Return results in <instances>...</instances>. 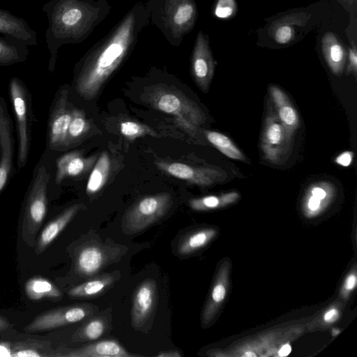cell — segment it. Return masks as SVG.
Segmentation results:
<instances>
[{
	"mask_svg": "<svg viewBox=\"0 0 357 357\" xmlns=\"http://www.w3.org/2000/svg\"><path fill=\"white\" fill-rule=\"evenodd\" d=\"M132 24V18H128L108 44L84 66L75 83V89L82 98L93 99L119 66L130 41Z\"/></svg>",
	"mask_w": 357,
	"mask_h": 357,
	"instance_id": "6da1fadb",
	"label": "cell"
},
{
	"mask_svg": "<svg viewBox=\"0 0 357 357\" xmlns=\"http://www.w3.org/2000/svg\"><path fill=\"white\" fill-rule=\"evenodd\" d=\"M141 98L153 108L170 114L185 128L196 131L206 121L199 105L182 91L165 84H155L144 89Z\"/></svg>",
	"mask_w": 357,
	"mask_h": 357,
	"instance_id": "7a4b0ae2",
	"label": "cell"
},
{
	"mask_svg": "<svg viewBox=\"0 0 357 357\" xmlns=\"http://www.w3.org/2000/svg\"><path fill=\"white\" fill-rule=\"evenodd\" d=\"M77 6L76 0H51L43 6L48 19L45 39L50 52V71L54 70L59 46L77 36V26L83 17L82 10Z\"/></svg>",
	"mask_w": 357,
	"mask_h": 357,
	"instance_id": "3957f363",
	"label": "cell"
},
{
	"mask_svg": "<svg viewBox=\"0 0 357 357\" xmlns=\"http://www.w3.org/2000/svg\"><path fill=\"white\" fill-rule=\"evenodd\" d=\"M49 181L50 174L45 167H39L26 198L22 224V238L29 247L35 245L36 235L46 215Z\"/></svg>",
	"mask_w": 357,
	"mask_h": 357,
	"instance_id": "277c9868",
	"label": "cell"
},
{
	"mask_svg": "<svg viewBox=\"0 0 357 357\" xmlns=\"http://www.w3.org/2000/svg\"><path fill=\"white\" fill-rule=\"evenodd\" d=\"M173 204L168 192L147 195L137 200L126 212L122 220L125 233H138L164 217Z\"/></svg>",
	"mask_w": 357,
	"mask_h": 357,
	"instance_id": "5b68a950",
	"label": "cell"
},
{
	"mask_svg": "<svg viewBox=\"0 0 357 357\" xmlns=\"http://www.w3.org/2000/svg\"><path fill=\"white\" fill-rule=\"evenodd\" d=\"M291 145L292 138L278 119L269 98L260 142L264 158L271 164L280 165L289 155Z\"/></svg>",
	"mask_w": 357,
	"mask_h": 357,
	"instance_id": "8992f818",
	"label": "cell"
},
{
	"mask_svg": "<svg viewBox=\"0 0 357 357\" xmlns=\"http://www.w3.org/2000/svg\"><path fill=\"white\" fill-rule=\"evenodd\" d=\"M9 95L16 121L17 166L20 169L26 163L30 149L29 97L24 83L17 77H13L10 81Z\"/></svg>",
	"mask_w": 357,
	"mask_h": 357,
	"instance_id": "52a82bcc",
	"label": "cell"
},
{
	"mask_svg": "<svg viewBox=\"0 0 357 357\" xmlns=\"http://www.w3.org/2000/svg\"><path fill=\"white\" fill-rule=\"evenodd\" d=\"M68 95L67 89L59 92L50 114L47 135L48 144L52 150L66 148L67 132L73 110Z\"/></svg>",
	"mask_w": 357,
	"mask_h": 357,
	"instance_id": "ba28073f",
	"label": "cell"
},
{
	"mask_svg": "<svg viewBox=\"0 0 357 357\" xmlns=\"http://www.w3.org/2000/svg\"><path fill=\"white\" fill-rule=\"evenodd\" d=\"M157 167L167 174L199 186H210L222 181L225 174L208 167H195L178 162L158 160Z\"/></svg>",
	"mask_w": 357,
	"mask_h": 357,
	"instance_id": "9c48e42d",
	"label": "cell"
},
{
	"mask_svg": "<svg viewBox=\"0 0 357 357\" xmlns=\"http://www.w3.org/2000/svg\"><path fill=\"white\" fill-rule=\"evenodd\" d=\"M85 305H70L45 311L36 317L25 328L28 333L53 330L74 324L89 314Z\"/></svg>",
	"mask_w": 357,
	"mask_h": 357,
	"instance_id": "30bf717a",
	"label": "cell"
},
{
	"mask_svg": "<svg viewBox=\"0 0 357 357\" xmlns=\"http://www.w3.org/2000/svg\"><path fill=\"white\" fill-rule=\"evenodd\" d=\"M14 144L12 121L6 105L0 97V192L13 171Z\"/></svg>",
	"mask_w": 357,
	"mask_h": 357,
	"instance_id": "8fae6325",
	"label": "cell"
},
{
	"mask_svg": "<svg viewBox=\"0 0 357 357\" xmlns=\"http://www.w3.org/2000/svg\"><path fill=\"white\" fill-rule=\"evenodd\" d=\"M215 61L207 40L200 32L197 36L192 59V77L204 93L207 92L213 77Z\"/></svg>",
	"mask_w": 357,
	"mask_h": 357,
	"instance_id": "7c38bea8",
	"label": "cell"
},
{
	"mask_svg": "<svg viewBox=\"0 0 357 357\" xmlns=\"http://www.w3.org/2000/svg\"><path fill=\"white\" fill-rule=\"evenodd\" d=\"M156 284L151 279H147L137 288L133 298L131 311L132 326L141 327L151 314L156 301Z\"/></svg>",
	"mask_w": 357,
	"mask_h": 357,
	"instance_id": "4fadbf2b",
	"label": "cell"
},
{
	"mask_svg": "<svg viewBox=\"0 0 357 357\" xmlns=\"http://www.w3.org/2000/svg\"><path fill=\"white\" fill-rule=\"evenodd\" d=\"M268 91L270 100L278 119L289 136L293 138L300 125V118L296 109L284 91L278 86L270 85Z\"/></svg>",
	"mask_w": 357,
	"mask_h": 357,
	"instance_id": "5bb4252c",
	"label": "cell"
},
{
	"mask_svg": "<svg viewBox=\"0 0 357 357\" xmlns=\"http://www.w3.org/2000/svg\"><path fill=\"white\" fill-rule=\"evenodd\" d=\"M305 12H292L275 20L271 24L269 33L275 42L287 45L295 38L298 29L305 26L310 18Z\"/></svg>",
	"mask_w": 357,
	"mask_h": 357,
	"instance_id": "9a60e30c",
	"label": "cell"
},
{
	"mask_svg": "<svg viewBox=\"0 0 357 357\" xmlns=\"http://www.w3.org/2000/svg\"><path fill=\"white\" fill-rule=\"evenodd\" d=\"M108 255L98 244H86L80 248L75 256L77 271L84 276L98 273L107 263Z\"/></svg>",
	"mask_w": 357,
	"mask_h": 357,
	"instance_id": "2e32d148",
	"label": "cell"
},
{
	"mask_svg": "<svg viewBox=\"0 0 357 357\" xmlns=\"http://www.w3.org/2000/svg\"><path fill=\"white\" fill-rule=\"evenodd\" d=\"M96 160V156L86 158L78 151L61 155L56 162V183L59 184L66 178L86 173L93 166Z\"/></svg>",
	"mask_w": 357,
	"mask_h": 357,
	"instance_id": "e0dca14e",
	"label": "cell"
},
{
	"mask_svg": "<svg viewBox=\"0 0 357 357\" xmlns=\"http://www.w3.org/2000/svg\"><path fill=\"white\" fill-rule=\"evenodd\" d=\"M82 207V204H73L50 221L41 231L38 240L36 241V253L39 255L44 252Z\"/></svg>",
	"mask_w": 357,
	"mask_h": 357,
	"instance_id": "ac0fdd59",
	"label": "cell"
},
{
	"mask_svg": "<svg viewBox=\"0 0 357 357\" xmlns=\"http://www.w3.org/2000/svg\"><path fill=\"white\" fill-rule=\"evenodd\" d=\"M0 33L24 43L27 45L38 43L36 32L23 18L0 8Z\"/></svg>",
	"mask_w": 357,
	"mask_h": 357,
	"instance_id": "d6986e66",
	"label": "cell"
},
{
	"mask_svg": "<svg viewBox=\"0 0 357 357\" xmlns=\"http://www.w3.org/2000/svg\"><path fill=\"white\" fill-rule=\"evenodd\" d=\"M321 52L331 71L335 75L342 74L347 52L339 38L332 32H326L321 40Z\"/></svg>",
	"mask_w": 357,
	"mask_h": 357,
	"instance_id": "ffe728a7",
	"label": "cell"
},
{
	"mask_svg": "<svg viewBox=\"0 0 357 357\" xmlns=\"http://www.w3.org/2000/svg\"><path fill=\"white\" fill-rule=\"evenodd\" d=\"M61 356L70 357H132L139 355L130 354L116 341L108 340L96 342L79 349L70 350Z\"/></svg>",
	"mask_w": 357,
	"mask_h": 357,
	"instance_id": "44dd1931",
	"label": "cell"
},
{
	"mask_svg": "<svg viewBox=\"0 0 357 357\" xmlns=\"http://www.w3.org/2000/svg\"><path fill=\"white\" fill-rule=\"evenodd\" d=\"M333 183L326 181L311 183L305 193V208L315 213L320 210L335 193Z\"/></svg>",
	"mask_w": 357,
	"mask_h": 357,
	"instance_id": "7402d4cb",
	"label": "cell"
},
{
	"mask_svg": "<svg viewBox=\"0 0 357 357\" xmlns=\"http://www.w3.org/2000/svg\"><path fill=\"white\" fill-rule=\"evenodd\" d=\"M27 45L15 38L0 37V66L24 61L29 54Z\"/></svg>",
	"mask_w": 357,
	"mask_h": 357,
	"instance_id": "603a6c76",
	"label": "cell"
},
{
	"mask_svg": "<svg viewBox=\"0 0 357 357\" xmlns=\"http://www.w3.org/2000/svg\"><path fill=\"white\" fill-rule=\"evenodd\" d=\"M111 170V160L107 151L99 155L89 175L86 191L88 195L98 192L107 181Z\"/></svg>",
	"mask_w": 357,
	"mask_h": 357,
	"instance_id": "cb8c5ba5",
	"label": "cell"
},
{
	"mask_svg": "<svg viewBox=\"0 0 357 357\" xmlns=\"http://www.w3.org/2000/svg\"><path fill=\"white\" fill-rule=\"evenodd\" d=\"M24 289L26 296L33 301L57 299L62 296L60 290L53 283L41 277L29 279L25 284Z\"/></svg>",
	"mask_w": 357,
	"mask_h": 357,
	"instance_id": "d4e9b609",
	"label": "cell"
},
{
	"mask_svg": "<svg viewBox=\"0 0 357 357\" xmlns=\"http://www.w3.org/2000/svg\"><path fill=\"white\" fill-rule=\"evenodd\" d=\"M114 278L104 275L80 284L68 291L73 298H85L99 294L112 284Z\"/></svg>",
	"mask_w": 357,
	"mask_h": 357,
	"instance_id": "484cf974",
	"label": "cell"
},
{
	"mask_svg": "<svg viewBox=\"0 0 357 357\" xmlns=\"http://www.w3.org/2000/svg\"><path fill=\"white\" fill-rule=\"evenodd\" d=\"M208 141L227 157L237 160L245 161V158L242 151L224 134L216 131H206Z\"/></svg>",
	"mask_w": 357,
	"mask_h": 357,
	"instance_id": "4316f807",
	"label": "cell"
},
{
	"mask_svg": "<svg viewBox=\"0 0 357 357\" xmlns=\"http://www.w3.org/2000/svg\"><path fill=\"white\" fill-rule=\"evenodd\" d=\"M89 122L84 112L73 108L72 118L67 132L66 148L81 140L89 130Z\"/></svg>",
	"mask_w": 357,
	"mask_h": 357,
	"instance_id": "83f0119b",
	"label": "cell"
},
{
	"mask_svg": "<svg viewBox=\"0 0 357 357\" xmlns=\"http://www.w3.org/2000/svg\"><path fill=\"white\" fill-rule=\"evenodd\" d=\"M239 197L236 192H229L220 196L209 195L189 200L190 208L195 211L213 209L235 202Z\"/></svg>",
	"mask_w": 357,
	"mask_h": 357,
	"instance_id": "f1b7e54d",
	"label": "cell"
},
{
	"mask_svg": "<svg viewBox=\"0 0 357 357\" xmlns=\"http://www.w3.org/2000/svg\"><path fill=\"white\" fill-rule=\"evenodd\" d=\"M213 231L201 230L194 232L179 242L177 251L181 255H189L206 245L213 236Z\"/></svg>",
	"mask_w": 357,
	"mask_h": 357,
	"instance_id": "f546056e",
	"label": "cell"
},
{
	"mask_svg": "<svg viewBox=\"0 0 357 357\" xmlns=\"http://www.w3.org/2000/svg\"><path fill=\"white\" fill-rule=\"evenodd\" d=\"M107 328L102 318L96 317L91 319L73 335L74 341L96 340L101 337Z\"/></svg>",
	"mask_w": 357,
	"mask_h": 357,
	"instance_id": "4dcf8cb0",
	"label": "cell"
},
{
	"mask_svg": "<svg viewBox=\"0 0 357 357\" xmlns=\"http://www.w3.org/2000/svg\"><path fill=\"white\" fill-rule=\"evenodd\" d=\"M120 132L129 139H135L146 135H155V132L150 127L133 121H122L120 123Z\"/></svg>",
	"mask_w": 357,
	"mask_h": 357,
	"instance_id": "1f68e13d",
	"label": "cell"
},
{
	"mask_svg": "<svg viewBox=\"0 0 357 357\" xmlns=\"http://www.w3.org/2000/svg\"><path fill=\"white\" fill-rule=\"evenodd\" d=\"M45 346L35 342H18L13 347L10 356H49L45 351Z\"/></svg>",
	"mask_w": 357,
	"mask_h": 357,
	"instance_id": "d6a6232c",
	"label": "cell"
},
{
	"mask_svg": "<svg viewBox=\"0 0 357 357\" xmlns=\"http://www.w3.org/2000/svg\"><path fill=\"white\" fill-rule=\"evenodd\" d=\"M236 9L235 0H217L214 14L220 19H229L235 15Z\"/></svg>",
	"mask_w": 357,
	"mask_h": 357,
	"instance_id": "836d02e7",
	"label": "cell"
},
{
	"mask_svg": "<svg viewBox=\"0 0 357 357\" xmlns=\"http://www.w3.org/2000/svg\"><path fill=\"white\" fill-rule=\"evenodd\" d=\"M194 15V6L190 3H185L176 9L173 16V22L178 26L186 24L192 20Z\"/></svg>",
	"mask_w": 357,
	"mask_h": 357,
	"instance_id": "e575fe53",
	"label": "cell"
},
{
	"mask_svg": "<svg viewBox=\"0 0 357 357\" xmlns=\"http://www.w3.org/2000/svg\"><path fill=\"white\" fill-rule=\"evenodd\" d=\"M348 68L349 73L354 75L356 78L357 74V50L356 45L354 44L349 49L348 52Z\"/></svg>",
	"mask_w": 357,
	"mask_h": 357,
	"instance_id": "d590c367",
	"label": "cell"
},
{
	"mask_svg": "<svg viewBox=\"0 0 357 357\" xmlns=\"http://www.w3.org/2000/svg\"><path fill=\"white\" fill-rule=\"evenodd\" d=\"M354 158V153L351 151H344L341 153L336 158L335 162L342 167L349 166Z\"/></svg>",
	"mask_w": 357,
	"mask_h": 357,
	"instance_id": "8d00e7d4",
	"label": "cell"
},
{
	"mask_svg": "<svg viewBox=\"0 0 357 357\" xmlns=\"http://www.w3.org/2000/svg\"><path fill=\"white\" fill-rule=\"evenodd\" d=\"M225 294V287L221 284H218L213 289L211 297L215 303H220L224 299Z\"/></svg>",
	"mask_w": 357,
	"mask_h": 357,
	"instance_id": "74e56055",
	"label": "cell"
},
{
	"mask_svg": "<svg viewBox=\"0 0 357 357\" xmlns=\"http://www.w3.org/2000/svg\"><path fill=\"white\" fill-rule=\"evenodd\" d=\"M338 316L337 310L336 309H331L325 314L324 318L325 321L331 323L336 321Z\"/></svg>",
	"mask_w": 357,
	"mask_h": 357,
	"instance_id": "f35d334b",
	"label": "cell"
},
{
	"mask_svg": "<svg viewBox=\"0 0 357 357\" xmlns=\"http://www.w3.org/2000/svg\"><path fill=\"white\" fill-rule=\"evenodd\" d=\"M356 284V277L355 275L351 274L349 275L345 281V288L347 290L353 289Z\"/></svg>",
	"mask_w": 357,
	"mask_h": 357,
	"instance_id": "ab89813d",
	"label": "cell"
},
{
	"mask_svg": "<svg viewBox=\"0 0 357 357\" xmlns=\"http://www.w3.org/2000/svg\"><path fill=\"white\" fill-rule=\"evenodd\" d=\"M11 347L6 343H0V356H10Z\"/></svg>",
	"mask_w": 357,
	"mask_h": 357,
	"instance_id": "60d3db41",
	"label": "cell"
},
{
	"mask_svg": "<svg viewBox=\"0 0 357 357\" xmlns=\"http://www.w3.org/2000/svg\"><path fill=\"white\" fill-rule=\"evenodd\" d=\"M181 356V353L175 350L162 351L157 355L158 357H180Z\"/></svg>",
	"mask_w": 357,
	"mask_h": 357,
	"instance_id": "b9f144b4",
	"label": "cell"
},
{
	"mask_svg": "<svg viewBox=\"0 0 357 357\" xmlns=\"http://www.w3.org/2000/svg\"><path fill=\"white\" fill-rule=\"evenodd\" d=\"M291 351V346L288 344L283 345L281 349L279 350V356H287L289 354Z\"/></svg>",
	"mask_w": 357,
	"mask_h": 357,
	"instance_id": "7bdbcfd3",
	"label": "cell"
},
{
	"mask_svg": "<svg viewBox=\"0 0 357 357\" xmlns=\"http://www.w3.org/2000/svg\"><path fill=\"white\" fill-rule=\"evenodd\" d=\"M9 326V322L8 320L3 317L0 316V331L5 330Z\"/></svg>",
	"mask_w": 357,
	"mask_h": 357,
	"instance_id": "ee69618b",
	"label": "cell"
},
{
	"mask_svg": "<svg viewBox=\"0 0 357 357\" xmlns=\"http://www.w3.org/2000/svg\"><path fill=\"white\" fill-rule=\"evenodd\" d=\"M344 3H345L347 6H352L354 5L356 0H342Z\"/></svg>",
	"mask_w": 357,
	"mask_h": 357,
	"instance_id": "f6af8a7d",
	"label": "cell"
},
{
	"mask_svg": "<svg viewBox=\"0 0 357 357\" xmlns=\"http://www.w3.org/2000/svg\"><path fill=\"white\" fill-rule=\"evenodd\" d=\"M245 356H255L256 355L254 353L248 352L245 354Z\"/></svg>",
	"mask_w": 357,
	"mask_h": 357,
	"instance_id": "bcb514c9",
	"label": "cell"
}]
</instances>
